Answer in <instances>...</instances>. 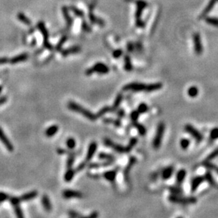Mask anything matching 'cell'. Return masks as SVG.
<instances>
[{"label":"cell","instance_id":"1","mask_svg":"<svg viewBox=\"0 0 218 218\" xmlns=\"http://www.w3.org/2000/svg\"><path fill=\"white\" fill-rule=\"evenodd\" d=\"M68 107L70 110L75 111V112L79 113V114L83 115L84 117H86V119H89L91 121H95L97 119L96 114H93L91 111H90L89 109H86V108L83 107L80 104H77V102H72V101H70L68 102Z\"/></svg>","mask_w":218,"mask_h":218},{"label":"cell","instance_id":"2","mask_svg":"<svg viewBox=\"0 0 218 218\" xmlns=\"http://www.w3.org/2000/svg\"><path fill=\"white\" fill-rule=\"evenodd\" d=\"M169 201L171 203L181 205H188L194 204L197 202V198L195 197H183L181 195H174L172 194L169 196Z\"/></svg>","mask_w":218,"mask_h":218},{"label":"cell","instance_id":"3","mask_svg":"<svg viewBox=\"0 0 218 218\" xmlns=\"http://www.w3.org/2000/svg\"><path fill=\"white\" fill-rule=\"evenodd\" d=\"M165 131V124L164 122H160L157 126L156 135L154 138L152 146L155 149H158L160 148L162 142V139L164 136V133Z\"/></svg>","mask_w":218,"mask_h":218},{"label":"cell","instance_id":"4","mask_svg":"<svg viewBox=\"0 0 218 218\" xmlns=\"http://www.w3.org/2000/svg\"><path fill=\"white\" fill-rule=\"evenodd\" d=\"M109 72L108 67L105 64L101 62L96 63L92 67L89 68L85 71V74L86 76H91L94 73H97L99 74H106Z\"/></svg>","mask_w":218,"mask_h":218},{"label":"cell","instance_id":"5","mask_svg":"<svg viewBox=\"0 0 218 218\" xmlns=\"http://www.w3.org/2000/svg\"><path fill=\"white\" fill-rule=\"evenodd\" d=\"M103 142H104L105 145L107 147L110 148H112L114 151H115V152L118 153H128L130 152V150L128 149V148L127 146L125 147V146H121V145L115 143L113 141H112L111 140L108 139H105Z\"/></svg>","mask_w":218,"mask_h":218},{"label":"cell","instance_id":"6","mask_svg":"<svg viewBox=\"0 0 218 218\" xmlns=\"http://www.w3.org/2000/svg\"><path fill=\"white\" fill-rule=\"evenodd\" d=\"M185 129V131H186L187 133H188L194 139L197 141L198 143H200L201 141H203V136L201 133L196 128L194 127L193 126H192L191 124H186L184 127Z\"/></svg>","mask_w":218,"mask_h":218},{"label":"cell","instance_id":"7","mask_svg":"<svg viewBox=\"0 0 218 218\" xmlns=\"http://www.w3.org/2000/svg\"><path fill=\"white\" fill-rule=\"evenodd\" d=\"M193 41L194 51L197 55H201L203 52L202 40H201L200 35L198 33H195L193 35Z\"/></svg>","mask_w":218,"mask_h":218},{"label":"cell","instance_id":"8","mask_svg":"<svg viewBox=\"0 0 218 218\" xmlns=\"http://www.w3.org/2000/svg\"><path fill=\"white\" fill-rule=\"evenodd\" d=\"M147 85L141 83H131L123 86V90L125 91H135V92H140V91H146Z\"/></svg>","mask_w":218,"mask_h":218},{"label":"cell","instance_id":"9","mask_svg":"<svg viewBox=\"0 0 218 218\" xmlns=\"http://www.w3.org/2000/svg\"><path fill=\"white\" fill-rule=\"evenodd\" d=\"M38 28L39 31H41L43 36V42H44V46L46 47L47 49H53V47L50 44L49 41H48V30L46 28L44 23L43 22H39L38 24Z\"/></svg>","mask_w":218,"mask_h":218},{"label":"cell","instance_id":"10","mask_svg":"<svg viewBox=\"0 0 218 218\" xmlns=\"http://www.w3.org/2000/svg\"><path fill=\"white\" fill-rule=\"evenodd\" d=\"M147 3L145 1H142V0H139L137 2V11L136 14V23L137 26H139L138 27H142V23L140 21V16L142 12V10L147 6Z\"/></svg>","mask_w":218,"mask_h":218},{"label":"cell","instance_id":"11","mask_svg":"<svg viewBox=\"0 0 218 218\" xmlns=\"http://www.w3.org/2000/svg\"><path fill=\"white\" fill-rule=\"evenodd\" d=\"M0 141L2 142V143L4 144V146L6 147V148L7 149L9 152H12V151L14 150V146H13L12 143H11V141H9L8 137L6 136V134H4V132L3 131V130L1 128H0Z\"/></svg>","mask_w":218,"mask_h":218},{"label":"cell","instance_id":"12","mask_svg":"<svg viewBox=\"0 0 218 218\" xmlns=\"http://www.w3.org/2000/svg\"><path fill=\"white\" fill-rule=\"evenodd\" d=\"M137 162V158L134 156H132L129 159V162L127 165L125 167V169H124L123 172V176H124V179L126 181H128L129 180V175H130V170H131L132 167H133L134 164Z\"/></svg>","mask_w":218,"mask_h":218},{"label":"cell","instance_id":"13","mask_svg":"<svg viewBox=\"0 0 218 218\" xmlns=\"http://www.w3.org/2000/svg\"><path fill=\"white\" fill-rule=\"evenodd\" d=\"M63 198L66 199L70 198H82L83 197V194L77 191L73 190H65L63 192Z\"/></svg>","mask_w":218,"mask_h":218},{"label":"cell","instance_id":"14","mask_svg":"<svg viewBox=\"0 0 218 218\" xmlns=\"http://www.w3.org/2000/svg\"><path fill=\"white\" fill-rule=\"evenodd\" d=\"M97 147H98V146H97V143L95 141H93V142H91L89 144V146L88 148V151H87L86 155V159H85V161L86 162H89L92 158H93L94 156L95 153L96 152Z\"/></svg>","mask_w":218,"mask_h":218},{"label":"cell","instance_id":"15","mask_svg":"<svg viewBox=\"0 0 218 218\" xmlns=\"http://www.w3.org/2000/svg\"><path fill=\"white\" fill-rule=\"evenodd\" d=\"M205 181V177L203 176H197L194 177L191 181V191L193 193L196 191L198 188Z\"/></svg>","mask_w":218,"mask_h":218},{"label":"cell","instance_id":"16","mask_svg":"<svg viewBox=\"0 0 218 218\" xmlns=\"http://www.w3.org/2000/svg\"><path fill=\"white\" fill-rule=\"evenodd\" d=\"M217 2H218V0H210L209 2L207 3V6L205 7L202 13L200 14L199 18H200V19H203V18L205 17V16L212 11V9H213L214 5H215Z\"/></svg>","mask_w":218,"mask_h":218},{"label":"cell","instance_id":"17","mask_svg":"<svg viewBox=\"0 0 218 218\" xmlns=\"http://www.w3.org/2000/svg\"><path fill=\"white\" fill-rule=\"evenodd\" d=\"M118 170V168H116L115 169H113V170L106 171V172H105L103 174V176L107 181L113 183L115 181V177H116Z\"/></svg>","mask_w":218,"mask_h":218},{"label":"cell","instance_id":"18","mask_svg":"<svg viewBox=\"0 0 218 218\" xmlns=\"http://www.w3.org/2000/svg\"><path fill=\"white\" fill-rule=\"evenodd\" d=\"M28 54L27 53H22L21 54H18V55H16L14 56L12 59H10V63L11 64H18V63L22 62V61H25L28 59Z\"/></svg>","mask_w":218,"mask_h":218},{"label":"cell","instance_id":"19","mask_svg":"<svg viewBox=\"0 0 218 218\" xmlns=\"http://www.w3.org/2000/svg\"><path fill=\"white\" fill-rule=\"evenodd\" d=\"M174 168L173 166H169V167H166L165 169L162 171V179L164 180H167V179H169L173 175V173H174Z\"/></svg>","mask_w":218,"mask_h":218},{"label":"cell","instance_id":"20","mask_svg":"<svg viewBox=\"0 0 218 218\" xmlns=\"http://www.w3.org/2000/svg\"><path fill=\"white\" fill-rule=\"evenodd\" d=\"M113 163V161L111 160H107L106 162H103L101 163H91L89 164V168L90 169H98V168L103 167H108V166L111 165Z\"/></svg>","mask_w":218,"mask_h":218},{"label":"cell","instance_id":"21","mask_svg":"<svg viewBox=\"0 0 218 218\" xmlns=\"http://www.w3.org/2000/svg\"><path fill=\"white\" fill-rule=\"evenodd\" d=\"M205 180L207 181L208 182V184L212 187H217L218 186V184L216 182V181L214 180L213 176H212V173L210 172H207L205 174Z\"/></svg>","mask_w":218,"mask_h":218},{"label":"cell","instance_id":"22","mask_svg":"<svg viewBox=\"0 0 218 218\" xmlns=\"http://www.w3.org/2000/svg\"><path fill=\"white\" fill-rule=\"evenodd\" d=\"M37 196H38V191H30V192L26 193V194H23V195L21 196L20 199H21V201H30V200H32V199L35 198H36Z\"/></svg>","mask_w":218,"mask_h":218},{"label":"cell","instance_id":"23","mask_svg":"<svg viewBox=\"0 0 218 218\" xmlns=\"http://www.w3.org/2000/svg\"><path fill=\"white\" fill-rule=\"evenodd\" d=\"M58 130H59V127L57 125H52L50 127H48L45 131V135L48 138H51L57 134Z\"/></svg>","mask_w":218,"mask_h":218},{"label":"cell","instance_id":"24","mask_svg":"<svg viewBox=\"0 0 218 218\" xmlns=\"http://www.w3.org/2000/svg\"><path fill=\"white\" fill-rule=\"evenodd\" d=\"M186 176V171L184 169H180V170L177 173V175H176V181H177V184H182L184 181V180H185Z\"/></svg>","mask_w":218,"mask_h":218},{"label":"cell","instance_id":"25","mask_svg":"<svg viewBox=\"0 0 218 218\" xmlns=\"http://www.w3.org/2000/svg\"><path fill=\"white\" fill-rule=\"evenodd\" d=\"M123 94H122V93H118V94L117 95L116 97H115V101H114L113 106L111 107L112 111H115L117 110V109H118L119 106L120 105L122 101H123Z\"/></svg>","mask_w":218,"mask_h":218},{"label":"cell","instance_id":"26","mask_svg":"<svg viewBox=\"0 0 218 218\" xmlns=\"http://www.w3.org/2000/svg\"><path fill=\"white\" fill-rule=\"evenodd\" d=\"M41 202H42V204H43V208H44V209L46 210V211L51 210L52 205L48 196H46V195L43 196V197H42V199H41Z\"/></svg>","mask_w":218,"mask_h":218},{"label":"cell","instance_id":"27","mask_svg":"<svg viewBox=\"0 0 218 218\" xmlns=\"http://www.w3.org/2000/svg\"><path fill=\"white\" fill-rule=\"evenodd\" d=\"M163 86V84L162 83H155V84H151L147 85L146 92H153V91H157L160 90Z\"/></svg>","mask_w":218,"mask_h":218},{"label":"cell","instance_id":"28","mask_svg":"<svg viewBox=\"0 0 218 218\" xmlns=\"http://www.w3.org/2000/svg\"><path fill=\"white\" fill-rule=\"evenodd\" d=\"M133 126H135V129H136L137 131H138L139 134H140V136H145V135L146 134V133H147V130H146V128L145 127V126H143L142 124H140V123H138L137 121H134Z\"/></svg>","mask_w":218,"mask_h":218},{"label":"cell","instance_id":"29","mask_svg":"<svg viewBox=\"0 0 218 218\" xmlns=\"http://www.w3.org/2000/svg\"><path fill=\"white\" fill-rule=\"evenodd\" d=\"M75 171L72 168H68V170H67L66 173L65 174V176H64V179H65V181H67V182H70L72 180V179L75 176Z\"/></svg>","mask_w":218,"mask_h":218},{"label":"cell","instance_id":"30","mask_svg":"<svg viewBox=\"0 0 218 218\" xmlns=\"http://www.w3.org/2000/svg\"><path fill=\"white\" fill-rule=\"evenodd\" d=\"M187 93H188V95L190 98H193L197 97L198 95V93H199L198 88L197 86H191V87L188 89Z\"/></svg>","mask_w":218,"mask_h":218},{"label":"cell","instance_id":"31","mask_svg":"<svg viewBox=\"0 0 218 218\" xmlns=\"http://www.w3.org/2000/svg\"><path fill=\"white\" fill-rule=\"evenodd\" d=\"M103 121L105 124H113V126H116V127H120L122 125L121 121H120V120H119V119H111V118H105V119H103Z\"/></svg>","mask_w":218,"mask_h":218},{"label":"cell","instance_id":"32","mask_svg":"<svg viewBox=\"0 0 218 218\" xmlns=\"http://www.w3.org/2000/svg\"><path fill=\"white\" fill-rule=\"evenodd\" d=\"M124 69L127 71H131L132 70V64L130 56H125L124 58Z\"/></svg>","mask_w":218,"mask_h":218},{"label":"cell","instance_id":"33","mask_svg":"<svg viewBox=\"0 0 218 218\" xmlns=\"http://www.w3.org/2000/svg\"><path fill=\"white\" fill-rule=\"evenodd\" d=\"M203 165L207 168V169H208L209 170H210L211 172H214L217 174H218V166L212 164V163L210 162H205V161L203 162Z\"/></svg>","mask_w":218,"mask_h":218},{"label":"cell","instance_id":"34","mask_svg":"<svg viewBox=\"0 0 218 218\" xmlns=\"http://www.w3.org/2000/svg\"><path fill=\"white\" fill-rule=\"evenodd\" d=\"M108 112H113L112 108L110 107H108V106H105V107H103L102 109H101L100 110L98 111V112L97 113V114H96V116L97 118H99L103 116V115H105V114H107V113Z\"/></svg>","mask_w":218,"mask_h":218},{"label":"cell","instance_id":"35","mask_svg":"<svg viewBox=\"0 0 218 218\" xmlns=\"http://www.w3.org/2000/svg\"><path fill=\"white\" fill-rule=\"evenodd\" d=\"M17 19L19 20L21 22H22L23 23L26 25H31V21L27 16H26L23 13H18L17 14Z\"/></svg>","mask_w":218,"mask_h":218},{"label":"cell","instance_id":"36","mask_svg":"<svg viewBox=\"0 0 218 218\" xmlns=\"http://www.w3.org/2000/svg\"><path fill=\"white\" fill-rule=\"evenodd\" d=\"M205 21L207 23V24L213 26L214 27H218V18L216 17H206L205 19Z\"/></svg>","mask_w":218,"mask_h":218},{"label":"cell","instance_id":"37","mask_svg":"<svg viewBox=\"0 0 218 218\" xmlns=\"http://www.w3.org/2000/svg\"><path fill=\"white\" fill-rule=\"evenodd\" d=\"M169 191L174 195H181L184 193L183 189L179 186H170L169 188Z\"/></svg>","mask_w":218,"mask_h":218},{"label":"cell","instance_id":"38","mask_svg":"<svg viewBox=\"0 0 218 218\" xmlns=\"http://www.w3.org/2000/svg\"><path fill=\"white\" fill-rule=\"evenodd\" d=\"M80 49L78 47H73L70 48V49H65L63 52V55L64 56H66L70 54H75V53H77L79 52Z\"/></svg>","mask_w":218,"mask_h":218},{"label":"cell","instance_id":"39","mask_svg":"<svg viewBox=\"0 0 218 218\" xmlns=\"http://www.w3.org/2000/svg\"><path fill=\"white\" fill-rule=\"evenodd\" d=\"M98 158L101 159H105V160H111L113 161L115 157L113 155L108 154V153H101L98 155Z\"/></svg>","mask_w":218,"mask_h":218},{"label":"cell","instance_id":"40","mask_svg":"<svg viewBox=\"0 0 218 218\" xmlns=\"http://www.w3.org/2000/svg\"><path fill=\"white\" fill-rule=\"evenodd\" d=\"M190 143H191L190 140L186 139V138L185 139H182L180 141L181 148L183 150H187L189 146H190Z\"/></svg>","mask_w":218,"mask_h":218},{"label":"cell","instance_id":"41","mask_svg":"<svg viewBox=\"0 0 218 218\" xmlns=\"http://www.w3.org/2000/svg\"><path fill=\"white\" fill-rule=\"evenodd\" d=\"M14 207V212L16 213V215L18 217H23V214L22 212V210H21V207H20V203L18 204H15L14 205H12Z\"/></svg>","mask_w":218,"mask_h":218},{"label":"cell","instance_id":"42","mask_svg":"<svg viewBox=\"0 0 218 218\" xmlns=\"http://www.w3.org/2000/svg\"><path fill=\"white\" fill-rule=\"evenodd\" d=\"M210 139L211 141H216L218 139V127L213 128L210 132Z\"/></svg>","mask_w":218,"mask_h":218},{"label":"cell","instance_id":"43","mask_svg":"<svg viewBox=\"0 0 218 218\" xmlns=\"http://www.w3.org/2000/svg\"><path fill=\"white\" fill-rule=\"evenodd\" d=\"M217 157H218V148H217L216 149H214V150L210 153V154H209L208 156H207L205 161V162H210L211 160L215 159V158Z\"/></svg>","mask_w":218,"mask_h":218},{"label":"cell","instance_id":"44","mask_svg":"<svg viewBox=\"0 0 218 218\" xmlns=\"http://www.w3.org/2000/svg\"><path fill=\"white\" fill-rule=\"evenodd\" d=\"M148 109H149V107H148V106H147V104L145 102H142L139 104L137 110L140 112V114H145V113H146L147 111H148Z\"/></svg>","mask_w":218,"mask_h":218},{"label":"cell","instance_id":"45","mask_svg":"<svg viewBox=\"0 0 218 218\" xmlns=\"http://www.w3.org/2000/svg\"><path fill=\"white\" fill-rule=\"evenodd\" d=\"M66 144L68 148L70 150H73L76 147V141L73 139V138H69V139L67 140L66 141Z\"/></svg>","mask_w":218,"mask_h":218},{"label":"cell","instance_id":"46","mask_svg":"<svg viewBox=\"0 0 218 218\" xmlns=\"http://www.w3.org/2000/svg\"><path fill=\"white\" fill-rule=\"evenodd\" d=\"M137 142H138V140H137V138L133 137V138H132V139H130V141H129V143H128V145L127 146V147L128 148L129 150H130V151H131L132 149L135 146H136Z\"/></svg>","mask_w":218,"mask_h":218},{"label":"cell","instance_id":"47","mask_svg":"<svg viewBox=\"0 0 218 218\" xmlns=\"http://www.w3.org/2000/svg\"><path fill=\"white\" fill-rule=\"evenodd\" d=\"M75 154H71L69 155L68 160H67V167L72 168L74 164V162H75Z\"/></svg>","mask_w":218,"mask_h":218},{"label":"cell","instance_id":"48","mask_svg":"<svg viewBox=\"0 0 218 218\" xmlns=\"http://www.w3.org/2000/svg\"><path fill=\"white\" fill-rule=\"evenodd\" d=\"M140 112L137 110H134L130 113V119L132 121V122L137 121V119H139V116H140Z\"/></svg>","mask_w":218,"mask_h":218},{"label":"cell","instance_id":"49","mask_svg":"<svg viewBox=\"0 0 218 218\" xmlns=\"http://www.w3.org/2000/svg\"><path fill=\"white\" fill-rule=\"evenodd\" d=\"M68 215L69 216H70L72 218H77V217H83L84 216L82 215L81 214L79 213L78 212H76L75 210H70L68 212Z\"/></svg>","mask_w":218,"mask_h":218},{"label":"cell","instance_id":"50","mask_svg":"<svg viewBox=\"0 0 218 218\" xmlns=\"http://www.w3.org/2000/svg\"><path fill=\"white\" fill-rule=\"evenodd\" d=\"M9 196L7 194L4 192H0V203H2L4 201H6V200L9 199Z\"/></svg>","mask_w":218,"mask_h":218},{"label":"cell","instance_id":"51","mask_svg":"<svg viewBox=\"0 0 218 218\" xmlns=\"http://www.w3.org/2000/svg\"><path fill=\"white\" fill-rule=\"evenodd\" d=\"M86 161H84V162L80 163V164L77 166V167L76 171H77V172H80V171L83 170V169H84L85 167H86Z\"/></svg>","mask_w":218,"mask_h":218},{"label":"cell","instance_id":"52","mask_svg":"<svg viewBox=\"0 0 218 218\" xmlns=\"http://www.w3.org/2000/svg\"><path fill=\"white\" fill-rule=\"evenodd\" d=\"M122 54H123V51L121 49H117V50L114 51L113 53V56L114 58H119Z\"/></svg>","mask_w":218,"mask_h":218},{"label":"cell","instance_id":"53","mask_svg":"<svg viewBox=\"0 0 218 218\" xmlns=\"http://www.w3.org/2000/svg\"><path fill=\"white\" fill-rule=\"evenodd\" d=\"M10 60L8 59L7 57H5V56H3V57H0V64H6L7 62H9Z\"/></svg>","mask_w":218,"mask_h":218},{"label":"cell","instance_id":"54","mask_svg":"<svg viewBox=\"0 0 218 218\" xmlns=\"http://www.w3.org/2000/svg\"><path fill=\"white\" fill-rule=\"evenodd\" d=\"M66 39H67L66 37H63V39H62L61 40H60V42L59 43H58V46H57V49H61L62 46H63V42H65V41L66 40Z\"/></svg>","mask_w":218,"mask_h":218},{"label":"cell","instance_id":"55","mask_svg":"<svg viewBox=\"0 0 218 218\" xmlns=\"http://www.w3.org/2000/svg\"><path fill=\"white\" fill-rule=\"evenodd\" d=\"M6 101H7V98L6 96H1V97H0V106L4 104Z\"/></svg>","mask_w":218,"mask_h":218},{"label":"cell","instance_id":"56","mask_svg":"<svg viewBox=\"0 0 218 218\" xmlns=\"http://www.w3.org/2000/svg\"><path fill=\"white\" fill-rule=\"evenodd\" d=\"M98 217V213L97 212H93L89 215V217H92V218H96Z\"/></svg>","mask_w":218,"mask_h":218},{"label":"cell","instance_id":"57","mask_svg":"<svg viewBox=\"0 0 218 218\" xmlns=\"http://www.w3.org/2000/svg\"><path fill=\"white\" fill-rule=\"evenodd\" d=\"M124 115H125V111H124L123 109H120L118 111V116L119 117H123Z\"/></svg>","mask_w":218,"mask_h":218},{"label":"cell","instance_id":"58","mask_svg":"<svg viewBox=\"0 0 218 218\" xmlns=\"http://www.w3.org/2000/svg\"><path fill=\"white\" fill-rule=\"evenodd\" d=\"M127 49L129 52H132L134 49V47L132 44H128L127 45Z\"/></svg>","mask_w":218,"mask_h":218},{"label":"cell","instance_id":"59","mask_svg":"<svg viewBox=\"0 0 218 218\" xmlns=\"http://www.w3.org/2000/svg\"><path fill=\"white\" fill-rule=\"evenodd\" d=\"M2 92V86H0V93Z\"/></svg>","mask_w":218,"mask_h":218},{"label":"cell","instance_id":"60","mask_svg":"<svg viewBox=\"0 0 218 218\" xmlns=\"http://www.w3.org/2000/svg\"></svg>","mask_w":218,"mask_h":218}]
</instances>
